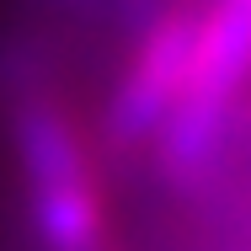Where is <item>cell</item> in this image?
<instances>
[{
    "instance_id": "cell-2",
    "label": "cell",
    "mask_w": 251,
    "mask_h": 251,
    "mask_svg": "<svg viewBox=\"0 0 251 251\" xmlns=\"http://www.w3.org/2000/svg\"><path fill=\"white\" fill-rule=\"evenodd\" d=\"M198 5L203 0H166L145 16L134 43L123 53L112 91L101 107V145L112 155L150 150L171 112L187 97L193 75V38H198Z\"/></svg>"
},
{
    "instance_id": "cell-1",
    "label": "cell",
    "mask_w": 251,
    "mask_h": 251,
    "mask_svg": "<svg viewBox=\"0 0 251 251\" xmlns=\"http://www.w3.org/2000/svg\"><path fill=\"white\" fill-rule=\"evenodd\" d=\"M11 139L22 160L27 214L43 251H118L107 182L97 171V145L70 112V101L43 80L16 86Z\"/></svg>"
}]
</instances>
